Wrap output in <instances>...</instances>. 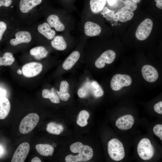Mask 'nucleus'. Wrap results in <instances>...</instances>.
Wrapping results in <instances>:
<instances>
[{"mask_svg":"<svg viewBox=\"0 0 162 162\" xmlns=\"http://www.w3.org/2000/svg\"><path fill=\"white\" fill-rule=\"evenodd\" d=\"M31 162H41L40 159L38 157H35L32 159Z\"/></svg>","mask_w":162,"mask_h":162,"instance_id":"a19ab883","label":"nucleus"},{"mask_svg":"<svg viewBox=\"0 0 162 162\" xmlns=\"http://www.w3.org/2000/svg\"><path fill=\"white\" fill-rule=\"evenodd\" d=\"M132 82L131 77L126 74H117L115 75L111 80L110 85L114 91H117L122 87L130 85Z\"/></svg>","mask_w":162,"mask_h":162,"instance_id":"39448f33","label":"nucleus"},{"mask_svg":"<svg viewBox=\"0 0 162 162\" xmlns=\"http://www.w3.org/2000/svg\"><path fill=\"white\" fill-rule=\"evenodd\" d=\"M6 28V24L4 22L0 21V41L1 40L3 34Z\"/></svg>","mask_w":162,"mask_h":162,"instance_id":"72a5a7b5","label":"nucleus"},{"mask_svg":"<svg viewBox=\"0 0 162 162\" xmlns=\"http://www.w3.org/2000/svg\"><path fill=\"white\" fill-rule=\"evenodd\" d=\"M101 31L100 27L94 22L88 21L84 25V32L85 34L88 36L93 37L100 34Z\"/></svg>","mask_w":162,"mask_h":162,"instance_id":"ddd939ff","label":"nucleus"},{"mask_svg":"<svg viewBox=\"0 0 162 162\" xmlns=\"http://www.w3.org/2000/svg\"><path fill=\"white\" fill-rule=\"evenodd\" d=\"M15 61L13 54L10 52L5 53L2 57H0V66H10Z\"/></svg>","mask_w":162,"mask_h":162,"instance_id":"bb28decb","label":"nucleus"},{"mask_svg":"<svg viewBox=\"0 0 162 162\" xmlns=\"http://www.w3.org/2000/svg\"><path fill=\"white\" fill-rule=\"evenodd\" d=\"M63 130V127L62 125L53 122L49 123L46 128L48 133L56 135L59 134Z\"/></svg>","mask_w":162,"mask_h":162,"instance_id":"a878e982","label":"nucleus"},{"mask_svg":"<svg viewBox=\"0 0 162 162\" xmlns=\"http://www.w3.org/2000/svg\"><path fill=\"white\" fill-rule=\"evenodd\" d=\"M6 94V91L0 88V98L5 97Z\"/></svg>","mask_w":162,"mask_h":162,"instance_id":"ea45409f","label":"nucleus"},{"mask_svg":"<svg viewBox=\"0 0 162 162\" xmlns=\"http://www.w3.org/2000/svg\"><path fill=\"white\" fill-rule=\"evenodd\" d=\"M42 0H20V9L23 13L28 12L34 7L40 4Z\"/></svg>","mask_w":162,"mask_h":162,"instance_id":"2eb2a0df","label":"nucleus"},{"mask_svg":"<svg viewBox=\"0 0 162 162\" xmlns=\"http://www.w3.org/2000/svg\"><path fill=\"white\" fill-rule=\"evenodd\" d=\"M142 76L147 81L152 82L156 81L158 78V73L157 70L149 65L143 66L141 69Z\"/></svg>","mask_w":162,"mask_h":162,"instance_id":"9d476101","label":"nucleus"},{"mask_svg":"<svg viewBox=\"0 0 162 162\" xmlns=\"http://www.w3.org/2000/svg\"><path fill=\"white\" fill-rule=\"evenodd\" d=\"M128 10L125 7L122 8V10L116 12L118 20L122 22H125L132 19L134 13L133 11Z\"/></svg>","mask_w":162,"mask_h":162,"instance_id":"b1692460","label":"nucleus"},{"mask_svg":"<svg viewBox=\"0 0 162 162\" xmlns=\"http://www.w3.org/2000/svg\"><path fill=\"white\" fill-rule=\"evenodd\" d=\"M39 120V117L36 113H30L26 116L20 124V132L26 134L31 132L36 127Z\"/></svg>","mask_w":162,"mask_h":162,"instance_id":"7ed1b4c3","label":"nucleus"},{"mask_svg":"<svg viewBox=\"0 0 162 162\" xmlns=\"http://www.w3.org/2000/svg\"><path fill=\"white\" fill-rule=\"evenodd\" d=\"M108 152L111 158L116 161L122 160L125 155L122 143L116 138L112 139L109 141L108 145Z\"/></svg>","mask_w":162,"mask_h":162,"instance_id":"f03ea898","label":"nucleus"},{"mask_svg":"<svg viewBox=\"0 0 162 162\" xmlns=\"http://www.w3.org/2000/svg\"><path fill=\"white\" fill-rule=\"evenodd\" d=\"M30 149V145L27 142H24L20 144L15 151L11 162H24L29 153Z\"/></svg>","mask_w":162,"mask_h":162,"instance_id":"6e6552de","label":"nucleus"},{"mask_svg":"<svg viewBox=\"0 0 162 162\" xmlns=\"http://www.w3.org/2000/svg\"><path fill=\"white\" fill-rule=\"evenodd\" d=\"M156 2V5L157 8L160 9H162V0H154Z\"/></svg>","mask_w":162,"mask_h":162,"instance_id":"e433bc0d","label":"nucleus"},{"mask_svg":"<svg viewBox=\"0 0 162 162\" xmlns=\"http://www.w3.org/2000/svg\"><path fill=\"white\" fill-rule=\"evenodd\" d=\"M137 151L140 157L142 160H148L153 156L154 150L150 140L148 138L142 139L139 142Z\"/></svg>","mask_w":162,"mask_h":162,"instance_id":"20e7f679","label":"nucleus"},{"mask_svg":"<svg viewBox=\"0 0 162 162\" xmlns=\"http://www.w3.org/2000/svg\"><path fill=\"white\" fill-rule=\"evenodd\" d=\"M47 22L50 26L54 27L58 32H61L65 29L63 24L60 21L57 16L55 14L50 15L47 18Z\"/></svg>","mask_w":162,"mask_h":162,"instance_id":"a211bd4d","label":"nucleus"},{"mask_svg":"<svg viewBox=\"0 0 162 162\" xmlns=\"http://www.w3.org/2000/svg\"><path fill=\"white\" fill-rule=\"evenodd\" d=\"M39 32L49 40H51L55 36V31L52 29L50 26L47 22L39 25L38 27Z\"/></svg>","mask_w":162,"mask_h":162,"instance_id":"dca6fc26","label":"nucleus"},{"mask_svg":"<svg viewBox=\"0 0 162 162\" xmlns=\"http://www.w3.org/2000/svg\"><path fill=\"white\" fill-rule=\"evenodd\" d=\"M10 104L9 100L5 97L0 98V119L5 118L10 110Z\"/></svg>","mask_w":162,"mask_h":162,"instance_id":"f3484780","label":"nucleus"},{"mask_svg":"<svg viewBox=\"0 0 162 162\" xmlns=\"http://www.w3.org/2000/svg\"><path fill=\"white\" fill-rule=\"evenodd\" d=\"M15 38L10 40V44L13 46L23 43H28L31 41L32 38L30 32L26 31H19L15 34Z\"/></svg>","mask_w":162,"mask_h":162,"instance_id":"f8f14e48","label":"nucleus"},{"mask_svg":"<svg viewBox=\"0 0 162 162\" xmlns=\"http://www.w3.org/2000/svg\"><path fill=\"white\" fill-rule=\"evenodd\" d=\"M107 0H90V5L91 9L94 13L101 11L105 6Z\"/></svg>","mask_w":162,"mask_h":162,"instance_id":"393cba45","label":"nucleus"},{"mask_svg":"<svg viewBox=\"0 0 162 162\" xmlns=\"http://www.w3.org/2000/svg\"><path fill=\"white\" fill-rule=\"evenodd\" d=\"M89 83H86L85 86L79 89L78 92V95L80 98H83L86 97L88 94L89 89L88 88Z\"/></svg>","mask_w":162,"mask_h":162,"instance_id":"7c9ffc66","label":"nucleus"},{"mask_svg":"<svg viewBox=\"0 0 162 162\" xmlns=\"http://www.w3.org/2000/svg\"><path fill=\"white\" fill-rule=\"evenodd\" d=\"M154 134L162 140V125L158 124L154 126L153 128Z\"/></svg>","mask_w":162,"mask_h":162,"instance_id":"2f4dec72","label":"nucleus"},{"mask_svg":"<svg viewBox=\"0 0 162 162\" xmlns=\"http://www.w3.org/2000/svg\"><path fill=\"white\" fill-rule=\"evenodd\" d=\"M153 26L152 21L149 18L145 19L140 23L136 30V38L140 40L146 39L150 35Z\"/></svg>","mask_w":162,"mask_h":162,"instance_id":"423d86ee","label":"nucleus"},{"mask_svg":"<svg viewBox=\"0 0 162 162\" xmlns=\"http://www.w3.org/2000/svg\"><path fill=\"white\" fill-rule=\"evenodd\" d=\"M91 85L92 92L95 97H100L103 95L104 93L103 90L96 81H93Z\"/></svg>","mask_w":162,"mask_h":162,"instance_id":"c85d7f7f","label":"nucleus"},{"mask_svg":"<svg viewBox=\"0 0 162 162\" xmlns=\"http://www.w3.org/2000/svg\"><path fill=\"white\" fill-rule=\"evenodd\" d=\"M42 95L44 98L49 99L53 103L58 104L60 102L59 98L53 88H52L50 90L44 89L42 91Z\"/></svg>","mask_w":162,"mask_h":162,"instance_id":"4be33fe9","label":"nucleus"},{"mask_svg":"<svg viewBox=\"0 0 162 162\" xmlns=\"http://www.w3.org/2000/svg\"><path fill=\"white\" fill-rule=\"evenodd\" d=\"M35 148L39 154L45 156H52L54 151L52 146L48 144H37Z\"/></svg>","mask_w":162,"mask_h":162,"instance_id":"aec40b11","label":"nucleus"},{"mask_svg":"<svg viewBox=\"0 0 162 162\" xmlns=\"http://www.w3.org/2000/svg\"><path fill=\"white\" fill-rule=\"evenodd\" d=\"M43 69V65L40 63L32 62L24 64L22 68V74L27 78L35 76L40 74Z\"/></svg>","mask_w":162,"mask_h":162,"instance_id":"0eeeda50","label":"nucleus"},{"mask_svg":"<svg viewBox=\"0 0 162 162\" xmlns=\"http://www.w3.org/2000/svg\"><path fill=\"white\" fill-rule=\"evenodd\" d=\"M106 9L105 11L106 13V15L105 17L106 18V19L108 20H111L112 19L113 16L114 14V11H111L109 10L106 7Z\"/></svg>","mask_w":162,"mask_h":162,"instance_id":"f704fd0d","label":"nucleus"},{"mask_svg":"<svg viewBox=\"0 0 162 162\" xmlns=\"http://www.w3.org/2000/svg\"><path fill=\"white\" fill-rule=\"evenodd\" d=\"M12 1V0H0V7L2 6L8 7L11 4Z\"/></svg>","mask_w":162,"mask_h":162,"instance_id":"c9c22d12","label":"nucleus"},{"mask_svg":"<svg viewBox=\"0 0 162 162\" xmlns=\"http://www.w3.org/2000/svg\"><path fill=\"white\" fill-rule=\"evenodd\" d=\"M71 151L74 153H78L76 155L70 154L65 158L66 162H85L91 160L93 155L92 149L90 146L83 145L80 142L72 144L70 147Z\"/></svg>","mask_w":162,"mask_h":162,"instance_id":"f257e3e1","label":"nucleus"},{"mask_svg":"<svg viewBox=\"0 0 162 162\" xmlns=\"http://www.w3.org/2000/svg\"><path fill=\"white\" fill-rule=\"evenodd\" d=\"M17 73L19 75H22V70L20 69H18L17 71Z\"/></svg>","mask_w":162,"mask_h":162,"instance_id":"79ce46f5","label":"nucleus"},{"mask_svg":"<svg viewBox=\"0 0 162 162\" xmlns=\"http://www.w3.org/2000/svg\"><path fill=\"white\" fill-rule=\"evenodd\" d=\"M119 0H107V1L110 6H113L118 2V1Z\"/></svg>","mask_w":162,"mask_h":162,"instance_id":"4c0bfd02","label":"nucleus"},{"mask_svg":"<svg viewBox=\"0 0 162 162\" xmlns=\"http://www.w3.org/2000/svg\"><path fill=\"white\" fill-rule=\"evenodd\" d=\"M69 85L68 82L65 80L62 81L60 83L59 91L56 90L59 98L63 101L67 100L70 97L68 92Z\"/></svg>","mask_w":162,"mask_h":162,"instance_id":"6ab92c4d","label":"nucleus"},{"mask_svg":"<svg viewBox=\"0 0 162 162\" xmlns=\"http://www.w3.org/2000/svg\"><path fill=\"white\" fill-rule=\"evenodd\" d=\"M154 109L155 111L157 113L162 114V101H160L155 104L154 106Z\"/></svg>","mask_w":162,"mask_h":162,"instance_id":"473e14b6","label":"nucleus"},{"mask_svg":"<svg viewBox=\"0 0 162 162\" xmlns=\"http://www.w3.org/2000/svg\"><path fill=\"white\" fill-rule=\"evenodd\" d=\"M89 116V112L87 111L83 110L80 111L78 115L76 121L77 124L81 127H83L88 124L87 120Z\"/></svg>","mask_w":162,"mask_h":162,"instance_id":"cd10ccee","label":"nucleus"},{"mask_svg":"<svg viewBox=\"0 0 162 162\" xmlns=\"http://www.w3.org/2000/svg\"><path fill=\"white\" fill-rule=\"evenodd\" d=\"M51 44L54 48L59 51L65 50L67 46L65 40L61 36H55L51 42Z\"/></svg>","mask_w":162,"mask_h":162,"instance_id":"5701e85b","label":"nucleus"},{"mask_svg":"<svg viewBox=\"0 0 162 162\" xmlns=\"http://www.w3.org/2000/svg\"><path fill=\"white\" fill-rule=\"evenodd\" d=\"M5 149L4 147L0 144V158L3 156L5 152Z\"/></svg>","mask_w":162,"mask_h":162,"instance_id":"58836bf2","label":"nucleus"},{"mask_svg":"<svg viewBox=\"0 0 162 162\" xmlns=\"http://www.w3.org/2000/svg\"><path fill=\"white\" fill-rule=\"evenodd\" d=\"M80 56V54L78 51L73 52L63 63L62 67L64 69L66 70L71 69L79 60Z\"/></svg>","mask_w":162,"mask_h":162,"instance_id":"4468645a","label":"nucleus"},{"mask_svg":"<svg viewBox=\"0 0 162 162\" xmlns=\"http://www.w3.org/2000/svg\"><path fill=\"white\" fill-rule=\"evenodd\" d=\"M125 7L131 11L135 10L137 8V3L133 0H125L123 1Z\"/></svg>","mask_w":162,"mask_h":162,"instance_id":"c756f323","label":"nucleus"},{"mask_svg":"<svg viewBox=\"0 0 162 162\" xmlns=\"http://www.w3.org/2000/svg\"><path fill=\"white\" fill-rule=\"evenodd\" d=\"M134 0V2H136L137 3H139L141 1V0Z\"/></svg>","mask_w":162,"mask_h":162,"instance_id":"37998d69","label":"nucleus"},{"mask_svg":"<svg viewBox=\"0 0 162 162\" xmlns=\"http://www.w3.org/2000/svg\"><path fill=\"white\" fill-rule=\"evenodd\" d=\"M115 57L116 53L113 51L112 50H106L96 61L95 66L98 68H102L105 66V63L109 64L112 63Z\"/></svg>","mask_w":162,"mask_h":162,"instance_id":"1a4fd4ad","label":"nucleus"},{"mask_svg":"<svg viewBox=\"0 0 162 162\" xmlns=\"http://www.w3.org/2000/svg\"><path fill=\"white\" fill-rule=\"evenodd\" d=\"M134 120L130 115H126L118 118L116 121V125L119 129L123 130L130 129L134 124Z\"/></svg>","mask_w":162,"mask_h":162,"instance_id":"9b49d317","label":"nucleus"},{"mask_svg":"<svg viewBox=\"0 0 162 162\" xmlns=\"http://www.w3.org/2000/svg\"><path fill=\"white\" fill-rule=\"evenodd\" d=\"M30 53L37 60H40L46 57L48 52L43 46H38L34 47L30 50Z\"/></svg>","mask_w":162,"mask_h":162,"instance_id":"412c9836","label":"nucleus"}]
</instances>
